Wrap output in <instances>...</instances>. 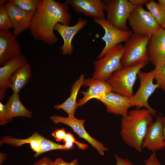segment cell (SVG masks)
Returning a JSON list of instances; mask_svg holds the SVG:
<instances>
[{"label": "cell", "mask_w": 165, "mask_h": 165, "mask_svg": "<svg viewBox=\"0 0 165 165\" xmlns=\"http://www.w3.org/2000/svg\"><path fill=\"white\" fill-rule=\"evenodd\" d=\"M71 19L68 5L65 2L40 0L29 29L35 39L53 45L58 40L53 32L55 24L59 23L68 25Z\"/></svg>", "instance_id": "cell-1"}, {"label": "cell", "mask_w": 165, "mask_h": 165, "mask_svg": "<svg viewBox=\"0 0 165 165\" xmlns=\"http://www.w3.org/2000/svg\"><path fill=\"white\" fill-rule=\"evenodd\" d=\"M152 115L146 108L128 112L122 117L120 134L124 141L138 152L142 151V142L148 127L153 122Z\"/></svg>", "instance_id": "cell-2"}, {"label": "cell", "mask_w": 165, "mask_h": 165, "mask_svg": "<svg viewBox=\"0 0 165 165\" xmlns=\"http://www.w3.org/2000/svg\"><path fill=\"white\" fill-rule=\"evenodd\" d=\"M148 62L144 61L135 65L123 67L114 72L107 81L112 91L128 97H132L134 95L133 87L138 74Z\"/></svg>", "instance_id": "cell-3"}, {"label": "cell", "mask_w": 165, "mask_h": 165, "mask_svg": "<svg viewBox=\"0 0 165 165\" xmlns=\"http://www.w3.org/2000/svg\"><path fill=\"white\" fill-rule=\"evenodd\" d=\"M124 51V46L119 44L110 49L102 58L94 61L93 78L107 81L114 72L123 68L121 59Z\"/></svg>", "instance_id": "cell-4"}, {"label": "cell", "mask_w": 165, "mask_h": 165, "mask_svg": "<svg viewBox=\"0 0 165 165\" xmlns=\"http://www.w3.org/2000/svg\"><path fill=\"white\" fill-rule=\"evenodd\" d=\"M150 37L133 34L124 45L125 51L121 59L123 67L149 61L147 45Z\"/></svg>", "instance_id": "cell-5"}, {"label": "cell", "mask_w": 165, "mask_h": 165, "mask_svg": "<svg viewBox=\"0 0 165 165\" xmlns=\"http://www.w3.org/2000/svg\"><path fill=\"white\" fill-rule=\"evenodd\" d=\"M128 21L133 33L142 36H151L162 27L151 13L145 9L142 6L135 7Z\"/></svg>", "instance_id": "cell-6"}, {"label": "cell", "mask_w": 165, "mask_h": 165, "mask_svg": "<svg viewBox=\"0 0 165 165\" xmlns=\"http://www.w3.org/2000/svg\"><path fill=\"white\" fill-rule=\"evenodd\" d=\"M107 20L114 26L124 31L129 27L127 22L135 6L129 0H104Z\"/></svg>", "instance_id": "cell-7"}, {"label": "cell", "mask_w": 165, "mask_h": 165, "mask_svg": "<svg viewBox=\"0 0 165 165\" xmlns=\"http://www.w3.org/2000/svg\"><path fill=\"white\" fill-rule=\"evenodd\" d=\"M138 76L140 81V85L135 94L130 97L131 102L134 106L138 108L144 107L148 110L153 116L156 113H160L152 108L148 104V100L150 97L156 89L159 88L157 83L154 84V70L147 72L141 71L138 72Z\"/></svg>", "instance_id": "cell-8"}, {"label": "cell", "mask_w": 165, "mask_h": 165, "mask_svg": "<svg viewBox=\"0 0 165 165\" xmlns=\"http://www.w3.org/2000/svg\"><path fill=\"white\" fill-rule=\"evenodd\" d=\"M94 22L100 25L104 30V35L101 39L105 42V45L98 55L97 59L102 58L111 48L123 42H126L133 34L132 31L123 30L114 26L105 18H94Z\"/></svg>", "instance_id": "cell-9"}, {"label": "cell", "mask_w": 165, "mask_h": 165, "mask_svg": "<svg viewBox=\"0 0 165 165\" xmlns=\"http://www.w3.org/2000/svg\"><path fill=\"white\" fill-rule=\"evenodd\" d=\"M50 118L55 124L61 123L70 127L80 138L86 140L95 148L100 155L103 156L108 150L102 143L93 138L86 131L84 127L85 119H79L75 117H64L56 115L51 116Z\"/></svg>", "instance_id": "cell-10"}, {"label": "cell", "mask_w": 165, "mask_h": 165, "mask_svg": "<svg viewBox=\"0 0 165 165\" xmlns=\"http://www.w3.org/2000/svg\"><path fill=\"white\" fill-rule=\"evenodd\" d=\"M5 6L15 37L29 28L35 11H25L15 4L12 0L8 1Z\"/></svg>", "instance_id": "cell-11"}, {"label": "cell", "mask_w": 165, "mask_h": 165, "mask_svg": "<svg viewBox=\"0 0 165 165\" xmlns=\"http://www.w3.org/2000/svg\"><path fill=\"white\" fill-rule=\"evenodd\" d=\"M149 61L155 67L165 65V28H161L151 36L147 45Z\"/></svg>", "instance_id": "cell-12"}, {"label": "cell", "mask_w": 165, "mask_h": 165, "mask_svg": "<svg viewBox=\"0 0 165 165\" xmlns=\"http://www.w3.org/2000/svg\"><path fill=\"white\" fill-rule=\"evenodd\" d=\"M162 116L157 115L156 120L148 127L144 139L142 147L153 152L165 148Z\"/></svg>", "instance_id": "cell-13"}, {"label": "cell", "mask_w": 165, "mask_h": 165, "mask_svg": "<svg viewBox=\"0 0 165 165\" xmlns=\"http://www.w3.org/2000/svg\"><path fill=\"white\" fill-rule=\"evenodd\" d=\"M98 100L105 105L107 112L122 117L126 116L129 109L134 107L130 97L112 91L105 94Z\"/></svg>", "instance_id": "cell-14"}, {"label": "cell", "mask_w": 165, "mask_h": 165, "mask_svg": "<svg viewBox=\"0 0 165 165\" xmlns=\"http://www.w3.org/2000/svg\"><path fill=\"white\" fill-rule=\"evenodd\" d=\"M83 86L87 87L88 89L86 91L80 92L83 96L78 101L79 107L84 105L92 99L95 98L98 100L105 94L112 91V87L107 81L93 77L85 79Z\"/></svg>", "instance_id": "cell-15"}, {"label": "cell", "mask_w": 165, "mask_h": 165, "mask_svg": "<svg viewBox=\"0 0 165 165\" xmlns=\"http://www.w3.org/2000/svg\"><path fill=\"white\" fill-rule=\"evenodd\" d=\"M21 48L13 32L0 31V65L16 57L21 53Z\"/></svg>", "instance_id": "cell-16"}, {"label": "cell", "mask_w": 165, "mask_h": 165, "mask_svg": "<svg viewBox=\"0 0 165 165\" xmlns=\"http://www.w3.org/2000/svg\"><path fill=\"white\" fill-rule=\"evenodd\" d=\"M87 22L86 20L80 17L76 24L72 26L59 23L55 24L54 30L59 33L64 40V44L60 49L63 54L69 55L72 53L73 51L72 44V39L76 34L86 25Z\"/></svg>", "instance_id": "cell-17"}, {"label": "cell", "mask_w": 165, "mask_h": 165, "mask_svg": "<svg viewBox=\"0 0 165 165\" xmlns=\"http://www.w3.org/2000/svg\"><path fill=\"white\" fill-rule=\"evenodd\" d=\"M65 2L70 5L77 13H82L94 18H104L105 3L101 0H67Z\"/></svg>", "instance_id": "cell-18"}, {"label": "cell", "mask_w": 165, "mask_h": 165, "mask_svg": "<svg viewBox=\"0 0 165 165\" xmlns=\"http://www.w3.org/2000/svg\"><path fill=\"white\" fill-rule=\"evenodd\" d=\"M26 57L22 53L7 62L0 68V99L4 98L8 82L14 73L27 62Z\"/></svg>", "instance_id": "cell-19"}, {"label": "cell", "mask_w": 165, "mask_h": 165, "mask_svg": "<svg viewBox=\"0 0 165 165\" xmlns=\"http://www.w3.org/2000/svg\"><path fill=\"white\" fill-rule=\"evenodd\" d=\"M85 79L84 75H81L72 86L69 97L63 103L55 105L54 108L58 110H63L68 117H75V112L79 107L76 102L77 97L80 88L83 86Z\"/></svg>", "instance_id": "cell-20"}, {"label": "cell", "mask_w": 165, "mask_h": 165, "mask_svg": "<svg viewBox=\"0 0 165 165\" xmlns=\"http://www.w3.org/2000/svg\"><path fill=\"white\" fill-rule=\"evenodd\" d=\"M31 75L30 65L26 63L17 70L9 79L8 86L13 93L19 94L21 89L28 82Z\"/></svg>", "instance_id": "cell-21"}, {"label": "cell", "mask_w": 165, "mask_h": 165, "mask_svg": "<svg viewBox=\"0 0 165 165\" xmlns=\"http://www.w3.org/2000/svg\"><path fill=\"white\" fill-rule=\"evenodd\" d=\"M6 105L9 121L16 117H23L28 118L32 117V112L23 105L20 100L19 94L13 93L9 97Z\"/></svg>", "instance_id": "cell-22"}, {"label": "cell", "mask_w": 165, "mask_h": 165, "mask_svg": "<svg viewBox=\"0 0 165 165\" xmlns=\"http://www.w3.org/2000/svg\"><path fill=\"white\" fill-rule=\"evenodd\" d=\"M4 143L17 147L24 144H29L31 148L34 152L37 151L40 147L38 141L33 134L27 138L23 139H17L9 136L4 137L1 139L0 145H1Z\"/></svg>", "instance_id": "cell-23"}, {"label": "cell", "mask_w": 165, "mask_h": 165, "mask_svg": "<svg viewBox=\"0 0 165 165\" xmlns=\"http://www.w3.org/2000/svg\"><path fill=\"white\" fill-rule=\"evenodd\" d=\"M145 6L152 15L161 26L164 28L165 25V5L157 2L153 0H150Z\"/></svg>", "instance_id": "cell-24"}, {"label": "cell", "mask_w": 165, "mask_h": 165, "mask_svg": "<svg viewBox=\"0 0 165 165\" xmlns=\"http://www.w3.org/2000/svg\"><path fill=\"white\" fill-rule=\"evenodd\" d=\"M37 136L41 148V153L55 150H66L64 145L57 144L50 140L37 132Z\"/></svg>", "instance_id": "cell-25"}, {"label": "cell", "mask_w": 165, "mask_h": 165, "mask_svg": "<svg viewBox=\"0 0 165 165\" xmlns=\"http://www.w3.org/2000/svg\"><path fill=\"white\" fill-rule=\"evenodd\" d=\"M14 3L23 10L28 11H35L40 0H12Z\"/></svg>", "instance_id": "cell-26"}, {"label": "cell", "mask_w": 165, "mask_h": 165, "mask_svg": "<svg viewBox=\"0 0 165 165\" xmlns=\"http://www.w3.org/2000/svg\"><path fill=\"white\" fill-rule=\"evenodd\" d=\"M12 25L5 5L0 6V31H9Z\"/></svg>", "instance_id": "cell-27"}, {"label": "cell", "mask_w": 165, "mask_h": 165, "mask_svg": "<svg viewBox=\"0 0 165 165\" xmlns=\"http://www.w3.org/2000/svg\"><path fill=\"white\" fill-rule=\"evenodd\" d=\"M153 70L156 83L160 88L165 91V65L155 67Z\"/></svg>", "instance_id": "cell-28"}, {"label": "cell", "mask_w": 165, "mask_h": 165, "mask_svg": "<svg viewBox=\"0 0 165 165\" xmlns=\"http://www.w3.org/2000/svg\"><path fill=\"white\" fill-rule=\"evenodd\" d=\"M63 141L64 143L68 141L72 142L74 144L75 143L78 148L81 150H84L87 148L88 147L87 145L76 140L73 134L69 132L67 133L65 138Z\"/></svg>", "instance_id": "cell-29"}, {"label": "cell", "mask_w": 165, "mask_h": 165, "mask_svg": "<svg viewBox=\"0 0 165 165\" xmlns=\"http://www.w3.org/2000/svg\"><path fill=\"white\" fill-rule=\"evenodd\" d=\"M9 122L8 113L6 105L0 102V124H5Z\"/></svg>", "instance_id": "cell-30"}, {"label": "cell", "mask_w": 165, "mask_h": 165, "mask_svg": "<svg viewBox=\"0 0 165 165\" xmlns=\"http://www.w3.org/2000/svg\"><path fill=\"white\" fill-rule=\"evenodd\" d=\"M66 134L65 129L62 128L56 129L52 135L56 141L60 142L63 141Z\"/></svg>", "instance_id": "cell-31"}, {"label": "cell", "mask_w": 165, "mask_h": 165, "mask_svg": "<svg viewBox=\"0 0 165 165\" xmlns=\"http://www.w3.org/2000/svg\"><path fill=\"white\" fill-rule=\"evenodd\" d=\"M145 165H161L156 157V152H153L152 154L144 162Z\"/></svg>", "instance_id": "cell-32"}, {"label": "cell", "mask_w": 165, "mask_h": 165, "mask_svg": "<svg viewBox=\"0 0 165 165\" xmlns=\"http://www.w3.org/2000/svg\"><path fill=\"white\" fill-rule=\"evenodd\" d=\"M115 157L116 160V165H135L128 159L122 158L116 155H115Z\"/></svg>", "instance_id": "cell-33"}, {"label": "cell", "mask_w": 165, "mask_h": 165, "mask_svg": "<svg viewBox=\"0 0 165 165\" xmlns=\"http://www.w3.org/2000/svg\"><path fill=\"white\" fill-rule=\"evenodd\" d=\"M53 161L50 159L45 157L36 162L33 165H51Z\"/></svg>", "instance_id": "cell-34"}, {"label": "cell", "mask_w": 165, "mask_h": 165, "mask_svg": "<svg viewBox=\"0 0 165 165\" xmlns=\"http://www.w3.org/2000/svg\"><path fill=\"white\" fill-rule=\"evenodd\" d=\"M130 2L135 6H143L149 2L150 0H129Z\"/></svg>", "instance_id": "cell-35"}, {"label": "cell", "mask_w": 165, "mask_h": 165, "mask_svg": "<svg viewBox=\"0 0 165 165\" xmlns=\"http://www.w3.org/2000/svg\"><path fill=\"white\" fill-rule=\"evenodd\" d=\"M69 163L66 162L63 158H59L53 161L51 165H69Z\"/></svg>", "instance_id": "cell-36"}, {"label": "cell", "mask_w": 165, "mask_h": 165, "mask_svg": "<svg viewBox=\"0 0 165 165\" xmlns=\"http://www.w3.org/2000/svg\"><path fill=\"white\" fill-rule=\"evenodd\" d=\"M64 146L66 150L72 149L73 148L74 143L71 142H66L64 143Z\"/></svg>", "instance_id": "cell-37"}, {"label": "cell", "mask_w": 165, "mask_h": 165, "mask_svg": "<svg viewBox=\"0 0 165 165\" xmlns=\"http://www.w3.org/2000/svg\"><path fill=\"white\" fill-rule=\"evenodd\" d=\"M6 158V154L2 152L0 153V165H2L3 163L5 161Z\"/></svg>", "instance_id": "cell-38"}, {"label": "cell", "mask_w": 165, "mask_h": 165, "mask_svg": "<svg viewBox=\"0 0 165 165\" xmlns=\"http://www.w3.org/2000/svg\"><path fill=\"white\" fill-rule=\"evenodd\" d=\"M162 120L163 122V132L164 139L165 141V116H162Z\"/></svg>", "instance_id": "cell-39"}, {"label": "cell", "mask_w": 165, "mask_h": 165, "mask_svg": "<svg viewBox=\"0 0 165 165\" xmlns=\"http://www.w3.org/2000/svg\"><path fill=\"white\" fill-rule=\"evenodd\" d=\"M69 165H78V162L77 159H75L69 162Z\"/></svg>", "instance_id": "cell-40"}, {"label": "cell", "mask_w": 165, "mask_h": 165, "mask_svg": "<svg viewBox=\"0 0 165 165\" xmlns=\"http://www.w3.org/2000/svg\"><path fill=\"white\" fill-rule=\"evenodd\" d=\"M7 1H8L6 0H0V6L5 5Z\"/></svg>", "instance_id": "cell-41"}, {"label": "cell", "mask_w": 165, "mask_h": 165, "mask_svg": "<svg viewBox=\"0 0 165 165\" xmlns=\"http://www.w3.org/2000/svg\"><path fill=\"white\" fill-rule=\"evenodd\" d=\"M158 2L165 5V0H158Z\"/></svg>", "instance_id": "cell-42"}, {"label": "cell", "mask_w": 165, "mask_h": 165, "mask_svg": "<svg viewBox=\"0 0 165 165\" xmlns=\"http://www.w3.org/2000/svg\"><path fill=\"white\" fill-rule=\"evenodd\" d=\"M164 28H165V25L164 26Z\"/></svg>", "instance_id": "cell-43"}]
</instances>
